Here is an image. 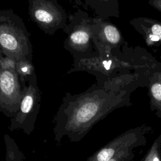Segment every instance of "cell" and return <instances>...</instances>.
<instances>
[{"instance_id": "obj_15", "label": "cell", "mask_w": 161, "mask_h": 161, "mask_svg": "<svg viewBox=\"0 0 161 161\" xmlns=\"http://www.w3.org/2000/svg\"><path fill=\"white\" fill-rule=\"evenodd\" d=\"M109 161H135V154L134 152L119 155L116 157H114Z\"/></svg>"}, {"instance_id": "obj_16", "label": "cell", "mask_w": 161, "mask_h": 161, "mask_svg": "<svg viewBox=\"0 0 161 161\" xmlns=\"http://www.w3.org/2000/svg\"><path fill=\"white\" fill-rule=\"evenodd\" d=\"M148 3L161 13V0H148Z\"/></svg>"}, {"instance_id": "obj_6", "label": "cell", "mask_w": 161, "mask_h": 161, "mask_svg": "<svg viewBox=\"0 0 161 161\" xmlns=\"http://www.w3.org/2000/svg\"><path fill=\"white\" fill-rule=\"evenodd\" d=\"M152 130L143 124L130 128L116 136L89 157L86 161H109L119 155L134 152V149L147 143V135Z\"/></svg>"}, {"instance_id": "obj_10", "label": "cell", "mask_w": 161, "mask_h": 161, "mask_svg": "<svg viewBox=\"0 0 161 161\" xmlns=\"http://www.w3.org/2000/svg\"><path fill=\"white\" fill-rule=\"evenodd\" d=\"M130 25L142 36L149 47L161 45V21L149 17L132 18Z\"/></svg>"}, {"instance_id": "obj_9", "label": "cell", "mask_w": 161, "mask_h": 161, "mask_svg": "<svg viewBox=\"0 0 161 161\" xmlns=\"http://www.w3.org/2000/svg\"><path fill=\"white\" fill-rule=\"evenodd\" d=\"M92 40L97 55L104 57L126 43L118 28L107 19L93 17Z\"/></svg>"}, {"instance_id": "obj_1", "label": "cell", "mask_w": 161, "mask_h": 161, "mask_svg": "<svg viewBox=\"0 0 161 161\" xmlns=\"http://www.w3.org/2000/svg\"><path fill=\"white\" fill-rule=\"evenodd\" d=\"M132 92L108 90L96 83L81 93L66 92L53 119L55 140L59 143L66 136L71 142L80 141L109 113L131 106Z\"/></svg>"}, {"instance_id": "obj_18", "label": "cell", "mask_w": 161, "mask_h": 161, "mask_svg": "<svg viewBox=\"0 0 161 161\" xmlns=\"http://www.w3.org/2000/svg\"><path fill=\"white\" fill-rule=\"evenodd\" d=\"M160 58H161V57H160ZM160 71H161V70H160Z\"/></svg>"}, {"instance_id": "obj_8", "label": "cell", "mask_w": 161, "mask_h": 161, "mask_svg": "<svg viewBox=\"0 0 161 161\" xmlns=\"http://www.w3.org/2000/svg\"><path fill=\"white\" fill-rule=\"evenodd\" d=\"M28 14L32 21L47 35L65 30L68 15L58 0H27Z\"/></svg>"}, {"instance_id": "obj_12", "label": "cell", "mask_w": 161, "mask_h": 161, "mask_svg": "<svg viewBox=\"0 0 161 161\" xmlns=\"http://www.w3.org/2000/svg\"><path fill=\"white\" fill-rule=\"evenodd\" d=\"M150 108L155 114L161 118V71L153 73L148 84Z\"/></svg>"}, {"instance_id": "obj_7", "label": "cell", "mask_w": 161, "mask_h": 161, "mask_svg": "<svg viewBox=\"0 0 161 161\" xmlns=\"http://www.w3.org/2000/svg\"><path fill=\"white\" fill-rule=\"evenodd\" d=\"M41 94L36 73L23 87L17 114L11 118L9 130H22L26 135L33 131L40 107Z\"/></svg>"}, {"instance_id": "obj_13", "label": "cell", "mask_w": 161, "mask_h": 161, "mask_svg": "<svg viewBox=\"0 0 161 161\" xmlns=\"http://www.w3.org/2000/svg\"><path fill=\"white\" fill-rule=\"evenodd\" d=\"M16 71L23 89L26 85L27 82L35 74L32 60L27 59L16 60Z\"/></svg>"}, {"instance_id": "obj_3", "label": "cell", "mask_w": 161, "mask_h": 161, "mask_svg": "<svg viewBox=\"0 0 161 161\" xmlns=\"http://www.w3.org/2000/svg\"><path fill=\"white\" fill-rule=\"evenodd\" d=\"M0 49L16 60H33V45L23 19L12 9H0Z\"/></svg>"}, {"instance_id": "obj_14", "label": "cell", "mask_w": 161, "mask_h": 161, "mask_svg": "<svg viewBox=\"0 0 161 161\" xmlns=\"http://www.w3.org/2000/svg\"><path fill=\"white\" fill-rule=\"evenodd\" d=\"M142 161H161V134L154 140Z\"/></svg>"}, {"instance_id": "obj_5", "label": "cell", "mask_w": 161, "mask_h": 161, "mask_svg": "<svg viewBox=\"0 0 161 161\" xmlns=\"http://www.w3.org/2000/svg\"><path fill=\"white\" fill-rule=\"evenodd\" d=\"M22 91L16 60L6 56L0 49V111L5 116L11 118L16 116Z\"/></svg>"}, {"instance_id": "obj_11", "label": "cell", "mask_w": 161, "mask_h": 161, "mask_svg": "<svg viewBox=\"0 0 161 161\" xmlns=\"http://www.w3.org/2000/svg\"><path fill=\"white\" fill-rule=\"evenodd\" d=\"M84 4L101 18L119 17L118 0H85Z\"/></svg>"}, {"instance_id": "obj_4", "label": "cell", "mask_w": 161, "mask_h": 161, "mask_svg": "<svg viewBox=\"0 0 161 161\" xmlns=\"http://www.w3.org/2000/svg\"><path fill=\"white\" fill-rule=\"evenodd\" d=\"M93 17L80 8L68 15V21L64 32L67 35L64 48L73 58L90 57L97 54L92 40Z\"/></svg>"}, {"instance_id": "obj_17", "label": "cell", "mask_w": 161, "mask_h": 161, "mask_svg": "<svg viewBox=\"0 0 161 161\" xmlns=\"http://www.w3.org/2000/svg\"><path fill=\"white\" fill-rule=\"evenodd\" d=\"M75 5L77 6H84V4L82 2L81 0H70Z\"/></svg>"}, {"instance_id": "obj_2", "label": "cell", "mask_w": 161, "mask_h": 161, "mask_svg": "<svg viewBox=\"0 0 161 161\" xmlns=\"http://www.w3.org/2000/svg\"><path fill=\"white\" fill-rule=\"evenodd\" d=\"M160 70L161 62L143 48L128 47L126 43L121 49L107 57L97 54L74 58L67 74L87 72L96 77L97 84L106 89L134 91L138 87H147L151 76Z\"/></svg>"}]
</instances>
